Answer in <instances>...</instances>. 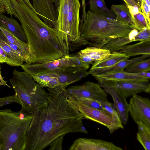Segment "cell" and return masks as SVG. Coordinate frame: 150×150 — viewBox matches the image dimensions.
<instances>
[{"mask_svg":"<svg viewBox=\"0 0 150 150\" xmlns=\"http://www.w3.org/2000/svg\"><path fill=\"white\" fill-rule=\"evenodd\" d=\"M66 88H48L47 104L32 114L25 150H42L54 139L69 133L87 134L83 115L69 101Z\"/></svg>","mask_w":150,"mask_h":150,"instance_id":"cell-1","label":"cell"},{"mask_svg":"<svg viewBox=\"0 0 150 150\" xmlns=\"http://www.w3.org/2000/svg\"><path fill=\"white\" fill-rule=\"evenodd\" d=\"M27 40L29 57L27 63L45 62L69 56V40L42 21L23 0H12Z\"/></svg>","mask_w":150,"mask_h":150,"instance_id":"cell-2","label":"cell"},{"mask_svg":"<svg viewBox=\"0 0 150 150\" xmlns=\"http://www.w3.org/2000/svg\"><path fill=\"white\" fill-rule=\"evenodd\" d=\"M134 29L130 24L115 18L100 16L88 10L86 20L79 28V37L69 43V50L74 51L87 45L100 48L114 39L127 36Z\"/></svg>","mask_w":150,"mask_h":150,"instance_id":"cell-3","label":"cell"},{"mask_svg":"<svg viewBox=\"0 0 150 150\" xmlns=\"http://www.w3.org/2000/svg\"><path fill=\"white\" fill-rule=\"evenodd\" d=\"M31 115L21 110H0V150H25Z\"/></svg>","mask_w":150,"mask_h":150,"instance_id":"cell-4","label":"cell"},{"mask_svg":"<svg viewBox=\"0 0 150 150\" xmlns=\"http://www.w3.org/2000/svg\"><path fill=\"white\" fill-rule=\"evenodd\" d=\"M9 81L21 101V111L31 115L47 104V93L26 71L14 69Z\"/></svg>","mask_w":150,"mask_h":150,"instance_id":"cell-5","label":"cell"},{"mask_svg":"<svg viewBox=\"0 0 150 150\" xmlns=\"http://www.w3.org/2000/svg\"><path fill=\"white\" fill-rule=\"evenodd\" d=\"M80 8L79 0H60L54 28L62 38L68 40L69 43L79 37Z\"/></svg>","mask_w":150,"mask_h":150,"instance_id":"cell-6","label":"cell"},{"mask_svg":"<svg viewBox=\"0 0 150 150\" xmlns=\"http://www.w3.org/2000/svg\"><path fill=\"white\" fill-rule=\"evenodd\" d=\"M21 66L24 71L32 76L44 72H55L73 67H80L87 70L90 65L82 62L76 55L43 63H25Z\"/></svg>","mask_w":150,"mask_h":150,"instance_id":"cell-7","label":"cell"},{"mask_svg":"<svg viewBox=\"0 0 150 150\" xmlns=\"http://www.w3.org/2000/svg\"><path fill=\"white\" fill-rule=\"evenodd\" d=\"M104 91L112 96L114 106L117 111L122 123L126 124L128 119L129 104L126 98L114 85V81L95 77Z\"/></svg>","mask_w":150,"mask_h":150,"instance_id":"cell-8","label":"cell"},{"mask_svg":"<svg viewBox=\"0 0 150 150\" xmlns=\"http://www.w3.org/2000/svg\"><path fill=\"white\" fill-rule=\"evenodd\" d=\"M66 92L68 95L74 98H91L100 102L108 101L107 93L98 84L90 81L71 86L66 89Z\"/></svg>","mask_w":150,"mask_h":150,"instance_id":"cell-9","label":"cell"},{"mask_svg":"<svg viewBox=\"0 0 150 150\" xmlns=\"http://www.w3.org/2000/svg\"><path fill=\"white\" fill-rule=\"evenodd\" d=\"M129 112L136 123L140 122L150 127L149 98L134 94L129 100Z\"/></svg>","mask_w":150,"mask_h":150,"instance_id":"cell-10","label":"cell"},{"mask_svg":"<svg viewBox=\"0 0 150 150\" xmlns=\"http://www.w3.org/2000/svg\"><path fill=\"white\" fill-rule=\"evenodd\" d=\"M68 98L70 102L83 115L84 119L93 120L105 126L108 129L110 128L112 120L111 114L79 103L69 96L68 95Z\"/></svg>","mask_w":150,"mask_h":150,"instance_id":"cell-11","label":"cell"},{"mask_svg":"<svg viewBox=\"0 0 150 150\" xmlns=\"http://www.w3.org/2000/svg\"><path fill=\"white\" fill-rule=\"evenodd\" d=\"M69 150H122L112 142L100 139L79 138L76 139Z\"/></svg>","mask_w":150,"mask_h":150,"instance_id":"cell-12","label":"cell"},{"mask_svg":"<svg viewBox=\"0 0 150 150\" xmlns=\"http://www.w3.org/2000/svg\"><path fill=\"white\" fill-rule=\"evenodd\" d=\"M86 70L80 67H73L54 73L56 74L60 85L66 88L69 85L90 74L89 71Z\"/></svg>","mask_w":150,"mask_h":150,"instance_id":"cell-13","label":"cell"},{"mask_svg":"<svg viewBox=\"0 0 150 150\" xmlns=\"http://www.w3.org/2000/svg\"><path fill=\"white\" fill-rule=\"evenodd\" d=\"M114 85L126 98L134 94L143 92L149 93L150 92V84L149 81H114Z\"/></svg>","mask_w":150,"mask_h":150,"instance_id":"cell-14","label":"cell"},{"mask_svg":"<svg viewBox=\"0 0 150 150\" xmlns=\"http://www.w3.org/2000/svg\"><path fill=\"white\" fill-rule=\"evenodd\" d=\"M93 76L94 77L119 81L148 82L149 80L139 75L137 73L128 72L124 70Z\"/></svg>","mask_w":150,"mask_h":150,"instance_id":"cell-15","label":"cell"},{"mask_svg":"<svg viewBox=\"0 0 150 150\" xmlns=\"http://www.w3.org/2000/svg\"><path fill=\"white\" fill-rule=\"evenodd\" d=\"M0 25L21 40L27 43L26 34L22 25L12 17L9 18L0 13Z\"/></svg>","mask_w":150,"mask_h":150,"instance_id":"cell-16","label":"cell"},{"mask_svg":"<svg viewBox=\"0 0 150 150\" xmlns=\"http://www.w3.org/2000/svg\"><path fill=\"white\" fill-rule=\"evenodd\" d=\"M138 32L137 30L134 29L127 36L114 39L106 43L100 48L108 50L111 53L117 51L127 44L135 41V36Z\"/></svg>","mask_w":150,"mask_h":150,"instance_id":"cell-17","label":"cell"},{"mask_svg":"<svg viewBox=\"0 0 150 150\" xmlns=\"http://www.w3.org/2000/svg\"><path fill=\"white\" fill-rule=\"evenodd\" d=\"M150 55L144 54L131 59H127L121 61L114 66L108 67L93 70L89 71L90 74L93 76L100 74L104 73L124 70L129 64L137 61L145 59L149 57Z\"/></svg>","mask_w":150,"mask_h":150,"instance_id":"cell-18","label":"cell"},{"mask_svg":"<svg viewBox=\"0 0 150 150\" xmlns=\"http://www.w3.org/2000/svg\"><path fill=\"white\" fill-rule=\"evenodd\" d=\"M120 52L129 57L139 55H150V40L140 41L133 45L122 47Z\"/></svg>","mask_w":150,"mask_h":150,"instance_id":"cell-19","label":"cell"},{"mask_svg":"<svg viewBox=\"0 0 150 150\" xmlns=\"http://www.w3.org/2000/svg\"><path fill=\"white\" fill-rule=\"evenodd\" d=\"M129 57L126 54L120 52L111 53L107 58L100 61L96 62L93 64L90 70L105 68L115 65L122 60L129 59Z\"/></svg>","mask_w":150,"mask_h":150,"instance_id":"cell-20","label":"cell"},{"mask_svg":"<svg viewBox=\"0 0 150 150\" xmlns=\"http://www.w3.org/2000/svg\"><path fill=\"white\" fill-rule=\"evenodd\" d=\"M32 77L36 83L43 87L52 88L61 86L56 74L53 72H44Z\"/></svg>","mask_w":150,"mask_h":150,"instance_id":"cell-21","label":"cell"},{"mask_svg":"<svg viewBox=\"0 0 150 150\" xmlns=\"http://www.w3.org/2000/svg\"><path fill=\"white\" fill-rule=\"evenodd\" d=\"M90 11L99 16L116 18V15L106 6L104 0H89Z\"/></svg>","mask_w":150,"mask_h":150,"instance_id":"cell-22","label":"cell"},{"mask_svg":"<svg viewBox=\"0 0 150 150\" xmlns=\"http://www.w3.org/2000/svg\"><path fill=\"white\" fill-rule=\"evenodd\" d=\"M101 105L109 112L112 116V122L108 129L111 134L119 128H124L118 113L113 104L108 101L101 102Z\"/></svg>","mask_w":150,"mask_h":150,"instance_id":"cell-23","label":"cell"},{"mask_svg":"<svg viewBox=\"0 0 150 150\" xmlns=\"http://www.w3.org/2000/svg\"><path fill=\"white\" fill-rule=\"evenodd\" d=\"M111 10L115 15V18L117 20L121 22L130 24L134 28L132 15L126 5L123 4H112Z\"/></svg>","mask_w":150,"mask_h":150,"instance_id":"cell-24","label":"cell"},{"mask_svg":"<svg viewBox=\"0 0 150 150\" xmlns=\"http://www.w3.org/2000/svg\"><path fill=\"white\" fill-rule=\"evenodd\" d=\"M78 52L89 57L95 62L107 58L111 53L108 50L92 46L88 47Z\"/></svg>","mask_w":150,"mask_h":150,"instance_id":"cell-25","label":"cell"},{"mask_svg":"<svg viewBox=\"0 0 150 150\" xmlns=\"http://www.w3.org/2000/svg\"><path fill=\"white\" fill-rule=\"evenodd\" d=\"M0 30L4 34L10 43L15 45L19 48L25 60V63H26L29 57V52L27 43L18 39L0 25Z\"/></svg>","mask_w":150,"mask_h":150,"instance_id":"cell-26","label":"cell"},{"mask_svg":"<svg viewBox=\"0 0 150 150\" xmlns=\"http://www.w3.org/2000/svg\"><path fill=\"white\" fill-rule=\"evenodd\" d=\"M138 131L137 139L145 150L150 149V127L140 122L137 123Z\"/></svg>","mask_w":150,"mask_h":150,"instance_id":"cell-27","label":"cell"},{"mask_svg":"<svg viewBox=\"0 0 150 150\" xmlns=\"http://www.w3.org/2000/svg\"><path fill=\"white\" fill-rule=\"evenodd\" d=\"M124 70L126 72L137 73L150 71V59L149 58L138 61L127 67Z\"/></svg>","mask_w":150,"mask_h":150,"instance_id":"cell-28","label":"cell"},{"mask_svg":"<svg viewBox=\"0 0 150 150\" xmlns=\"http://www.w3.org/2000/svg\"><path fill=\"white\" fill-rule=\"evenodd\" d=\"M0 46L9 55L16 66H21L25 62L23 56L12 49L4 41L0 39Z\"/></svg>","mask_w":150,"mask_h":150,"instance_id":"cell-29","label":"cell"},{"mask_svg":"<svg viewBox=\"0 0 150 150\" xmlns=\"http://www.w3.org/2000/svg\"><path fill=\"white\" fill-rule=\"evenodd\" d=\"M131 14L135 29L139 31L145 29H150V23L148 21L141 10Z\"/></svg>","mask_w":150,"mask_h":150,"instance_id":"cell-30","label":"cell"},{"mask_svg":"<svg viewBox=\"0 0 150 150\" xmlns=\"http://www.w3.org/2000/svg\"><path fill=\"white\" fill-rule=\"evenodd\" d=\"M74 98L79 103L93 108L101 110L108 114H110L105 108L102 107L101 105L100 102L99 101L91 98Z\"/></svg>","mask_w":150,"mask_h":150,"instance_id":"cell-31","label":"cell"},{"mask_svg":"<svg viewBox=\"0 0 150 150\" xmlns=\"http://www.w3.org/2000/svg\"><path fill=\"white\" fill-rule=\"evenodd\" d=\"M6 13L12 17L13 15L16 18L18 16L13 8L11 0H0V13Z\"/></svg>","mask_w":150,"mask_h":150,"instance_id":"cell-32","label":"cell"},{"mask_svg":"<svg viewBox=\"0 0 150 150\" xmlns=\"http://www.w3.org/2000/svg\"><path fill=\"white\" fill-rule=\"evenodd\" d=\"M135 40H150V29H145L139 30L135 36Z\"/></svg>","mask_w":150,"mask_h":150,"instance_id":"cell-33","label":"cell"},{"mask_svg":"<svg viewBox=\"0 0 150 150\" xmlns=\"http://www.w3.org/2000/svg\"><path fill=\"white\" fill-rule=\"evenodd\" d=\"M13 103H16L21 105V103L18 97L15 94L3 98H0V107Z\"/></svg>","mask_w":150,"mask_h":150,"instance_id":"cell-34","label":"cell"},{"mask_svg":"<svg viewBox=\"0 0 150 150\" xmlns=\"http://www.w3.org/2000/svg\"><path fill=\"white\" fill-rule=\"evenodd\" d=\"M65 135L61 136L54 139L49 145V150H62V144Z\"/></svg>","mask_w":150,"mask_h":150,"instance_id":"cell-35","label":"cell"},{"mask_svg":"<svg viewBox=\"0 0 150 150\" xmlns=\"http://www.w3.org/2000/svg\"><path fill=\"white\" fill-rule=\"evenodd\" d=\"M141 11L148 21L150 23V6H149L144 0H141L140 4Z\"/></svg>","mask_w":150,"mask_h":150,"instance_id":"cell-36","label":"cell"},{"mask_svg":"<svg viewBox=\"0 0 150 150\" xmlns=\"http://www.w3.org/2000/svg\"><path fill=\"white\" fill-rule=\"evenodd\" d=\"M81 1L82 6V14L79 28L81 26L83 22L85 21L86 18L85 0H81Z\"/></svg>","mask_w":150,"mask_h":150,"instance_id":"cell-37","label":"cell"},{"mask_svg":"<svg viewBox=\"0 0 150 150\" xmlns=\"http://www.w3.org/2000/svg\"><path fill=\"white\" fill-rule=\"evenodd\" d=\"M127 6H137L140 8V6L136 3L133 0H123Z\"/></svg>","mask_w":150,"mask_h":150,"instance_id":"cell-38","label":"cell"},{"mask_svg":"<svg viewBox=\"0 0 150 150\" xmlns=\"http://www.w3.org/2000/svg\"><path fill=\"white\" fill-rule=\"evenodd\" d=\"M26 5L33 11L37 15V13L34 9L33 5L30 3L29 0H23Z\"/></svg>","mask_w":150,"mask_h":150,"instance_id":"cell-39","label":"cell"},{"mask_svg":"<svg viewBox=\"0 0 150 150\" xmlns=\"http://www.w3.org/2000/svg\"><path fill=\"white\" fill-rule=\"evenodd\" d=\"M137 73L139 75L143 77L150 79V73L149 72H139Z\"/></svg>","mask_w":150,"mask_h":150,"instance_id":"cell-40","label":"cell"},{"mask_svg":"<svg viewBox=\"0 0 150 150\" xmlns=\"http://www.w3.org/2000/svg\"><path fill=\"white\" fill-rule=\"evenodd\" d=\"M6 86L9 87H10L6 83V81H5L3 79V77H0V86Z\"/></svg>","mask_w":150,"mask_h":150,"instance_id":"cell-41","label":"cell"},{"mask_svg":"<svg viewBox=\"0 0 150 150\" xmlns=\"http://www.w3.org/2000/svg\"><path fill=\"white\" fill-rule=\"evenodd\" d=\"M60 0H54V4L55 6V8L57 10L59 6Z\"/></svg>","mask_w":150,"mask_h":150,"instance_id":"cell-42","label":"cell"},{"mask_svg":"<svg viewBox=\"0 0 150 150\" xmlns=\"http://www.w3.org/2000/svg\"><path fill=\"white\" fill-rule=\"evenodd\" d=\"M134 2L139 5L140 6L141 0H133Z\"/></svg>","mask_w":150,"mask_h":150,"instance_id":"cell-43","label":"cell"},{"mask_svg":"<svg viewBox=\"0 0 150 150\" xmlns=\"http://www.w3.org/2000/svg\"></svg>","mask_w":150,"mask_h":150,"instance_id":"cell-44","label":"cell"}]
</instances>
